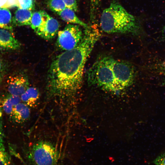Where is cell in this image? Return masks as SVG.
I'll use <instances>...</instances> for the list:
<instances>
[{"label": "cell", "instance_id": "1", "mask_svg": "<svg viewBox=\"0 0 165 165\" xmlns=\"http://www.w3.org/2000/svg\"><path fill=\"white\" fill-rule=\"evenodd\" d=\"M100 36L96 29H86L82 40L76 47L65 51L54 59L47 78L48 88L52 93L69 95L80 88L85 65Z\"/></svg>", "mask_w": 165, "mask_h": 165}, {"label": "cell", "instance_id": "2", "mask_svg": "<svg viewBox=\"0 0 165 165\" xmlns=\"http://www.w3.org/2000/svg\"><path fill=\"white\" fill-rule=\"evenodd\" d=\"M100 25L108 34H133L140 30L138 20L119 3L113 2L103 11Z\"/></svg>", "mask_w": 165, "mask_h": 165}, {"label": "cell", "instance_id": "3", "mask_svg": "<svg viewBox=\"0 0 165 165\" xmlns=\"http://www.w3.org/2000/svg\"><path fill=\"white\" fill-rule=\"evenodd\" d=\"M112 58L105 57L97 60L87 72L88 82L108 91L120 92L112 69Z\"/></svg>", "mask_w": 165, "mask_h": 165}, {"label": "cell", "instance_id": "4", "mask_svg": "<svg viewBox=\"0 0 165 165\" xmlns=\"http://www.w3.org/2000/svg\"><path fill=\"white\" fill-rule=\"evenodd\" d=\"M58 156L54 146L50 142L43 141L32 146L29 156L34 165H56Z\"/></svg>", "mask_w": 165, "mask_h": 165}, {"label": "cell", "instance_id": "5", "mask_svg": "<svg viewBox=\"0 0 165 165\" xmlns=\"http://www.w3.org/2000/svg\"><path fill=\"white\" fill-rule=\"evenodd\" d=\"M83 35L79 25H68L63 30L58 31L57 46L65 51L72 50L79 44Z\"/></svg>", "mask_w": 165, "mask_h": 165}, {"label": "cell", "instance_id": "6", "mask_svg": "<svg viewBox=\"0 0 165 165\" xmlns=\"http://www.w3.org/2000/svg\"><path fill=\"white\" fill-rule=\"evenodd\" d=\"M111 64L115 80L120 91L133 84L135 73L133 66L130 64L112 58Z\"/></svg>", "mask_w": 165, "mask_h": 165}, {"label": "cell", "instance_id": "7", "mask_svg": "<svg viewBox=\"0 0 165 165\" xmlns=\"http://www.w3.org/2000/svg\"><path fill=\"white\" fill-rule=\"evenodd\" d=\"M29 82L25 75L18 74L9 76L7 81V88L9 94L21 96L28 89Z\"/></svg>", "mask_w": 165, "mask_h": 165}, {"label": "cell", "instance_id": "8", "mask_svg": "<svg viewBox=\"0 0 165 165\" xmlns=\"http://www.w3.org/2000/svg\"><path fill=\"white\" fill-rule=\"evenodd\" d=\"M21 46L12 31L0 28V53L16 50Z\"/></svg>", "mask_w": 165, "mask_h": 165}, {"label": "cell", "instance_id": "9", "mask_svg": "<svg viewBox=\"0 0 165 165\" xmlns=\"http://www.w3.org/2000/svg\"><path fill=\"white\" fill-rule=\"evenodd\" d=\"M59 26L58 21L50 16L44 26L36 33L43 39L50 40L53 38L56 35Z\"/></svg>", "mask_w": 165, "mask_h": 165}, {"label": "cell", "instance_id": "10", "mask_svg": "<svg viewBox=\"0 0 165 165\" xmlns=\"http://www.w3.org/2000/svg\"><path fill=\"white\" fill-rule=\"evenodd\" d=\"M30 114L29 107L24 103L20 102L13 107L10 116L14 122L20 123L26 121Z\"/></svg>", "mask_w": 165, "mask_h": 165}, {"label": "cell", "instance_id": "11", "mask_svg": "<svg viewBox=\"0 0 165 165\" xmlns=\"http://www.w3.org/2000/svg\"><path fill=\"white\" fill-rule=\"evenodd\" d=\"M32 13L31 10L19 8L13 18L14 26L30 25Z\"/></svg>", "mask_w": 165, "mask_h": 165}, {"label": "cell", "instance_id": "12", "mask_svg": "<svg viewBox=\"0 0 165 165\" xmlns=\"http://www.w3.org/2000/svg\"><path fill=\"white\" fill-rule=\"evenodd\" d=\"M21 100L29 107L36 106L39 98V94L35 87H29L20 96Z\"/></svg>", "mask_w": 165, "mask_h": 165}, {"label": "cell", "instance_id": "13", "mask_svg": "<svg viewBox=\"0 0 165 165\" xmlns=\"http://www.w3.org/2000/svg\"><path fill=\"white\" fill-rule=\"evenodd\" d=\"M21 100L20 96L9 94L0 99V107L6 114L10 115L13 107Z\"/></svg>", "mask_w": 165, "mask_h": 165}, {"label": "cell", "instance_id": "14", "mask_svg": "<svg viewBox=\"0 0 165 165\" xmlns=\"http://www.w3.org/2000/svg\"><path fill=\"white\" fill-rule=\"evenodd\" d=\"M50 16L45 12L39 11L32 14L31 26L36 33L45 25Z\"/></svg>", "mask_w": 165, "mask_h": 165}, {"label": "cell", "instance_id": "15", "mask_svg": "<svg viewBox=\"0 0 165 165\" xmlns=\"http://www.w3.org/2000/svg\"><path fill=\"white\" fill-rule=\"evenodd\" d=\"M57 13L61 18L66 22L77 24L82 26L85 29L90 28L87 24L82 21L77 17L73 10L70 9L66 8L63 10Z\"/></svg>", "mask_w": 165, "mask_h": 165}, {"label": "cell", "instance_id": "16", "mask_svg": "<svg viewBox=\"0 0 165 165\" xmlns=\"http://www.w3.org/2000/svg\"><path fill=\"white\" fill-rule=\"evenodd\" d=\"M13 26L10 11L7 8H0V28L12 31Z\"/></svg>", "mask_w": 165, "mask_h": 165}, {"label": "cell", "instance_id": "17", "mask_svg": "<svg viewBox=\"0 0 165 165\" xmlns=\"http://www.w3.org/2000/svg\"><path fill=\"white\" fill-rule=\"evenodd\" d=\"M48 6L51 10L57 13L63 10L66 7L64 0H49Z\"/></svg>", "mask_w": 165, "mask_h": 165}, {"label": "cell", "instance_id": "18", "mask_svg": "<svg viewBox=\"0 0 165 165\" xmlns=\"http://www.w3.org/2000/svg\"><path fill=\"white\" fill-rule=\"evenodd\" d=\"M0 165H12L10 157L5 149L0 148Z\"/></svg>", "mask_w": 165, "mask_h": 165}, {"label": "cell", "instance_id": "19", "mask_svg": "<svg viewBox=\"0 0 165 165\" xmlns=\"http://www.w3.org/2000/svg\"><path fill=\"white\" fill-rule=\"evenodd\" d=\"M152 162L154 165H165V149L160 152Z\"/></svg>", "mask_w": 165, "mask_h": 165}, {"label": "cell", "instance_id": "20", "mask_svg": "<svg viewBox=\"0 0 165 165\" xmlns=\"http://www.w3.org/2000/svg\"><path fill=\"white\" fill-rule=\"evenodd\" d=\"M19 8L31 10L33 7V0H18Z\"/></svg>", "mask_w": 165, "mask_h": 165}, {"label": "cell", "instance_id": "21", "mask_svg": "<svg viewBox=\"0 0 165 165\" xmlns=\"http://www.w3.org/2000/svg\"><path fill=\"white\" fill-rule=\"evenodd\" d=\"M66 7L77 11L78 6L76 0H64Z\"/></svg>", "mask_w": 165, "mask_h": 165}, {"label": "cell", "instance_id": "22", "mask_svg": "<svg viewBox=\"0 0 165 165\" xmlns=\"http://www.w3.org/2000/svg\"><path fill=\"white\" fill-rule=\"evenodd\" d=\"M6 72V67L4 62L0 57V84L4 78Z\"/></svg>", "mask_w": 165, "mask_h": 165}, {"label": "cell", "instance_id": "23", "mask_svg": "<svg viewBox=\"0 0 165 165\" xmlns=\"http://www.w3.org/2000/svg\"><path fill=\"white\" fill-rule=\"evenodd\" d=\"M18 6V0H7L5 8H7Z\"/></svg>", "mask_w": 165, "mask_h": 165}, {"label": "cell", "instance_id": "24", "mask_svg": "<svg viewBox=\"0 0 165 165\" xmlns=\"http://www.w3.org/2000/svg\"><path fill=\"white\" fill-rule=\"evenodd\" d=\"M0 148L5 149V147L4 145L3 141V134L1 129V128L0 127Z\"/></svg>", "mask_w": 165, "mask_h": 165}, {"label": "cell", "instance_id": "25", "mask_svg": "<svg viewBox=\"0 0 165 165\" xmlns=\"http://www.w3.org/2000/svg\"><path fill=\"white\" fill-rule=\"evenodd\" d=\"M7 0H0V8H5Z\"/></svg>", "mask_w": 165, "mask_h": 165}, {"label": "cell", "instance_id": "26", "mask_svg": "<svg viewBox=\"0 0 165 165\" xmlns=\"http://www.w3.org/2000/svg\"><path fill=\"white\" fill-rule=\"evenodd\" d=\"M161 68H162L163 73L165 76V62L162 64L161 65Z\"/></svg>", "mask_w": 165, "mask_h": 165}, {"label": "cell", "instance_id": "27", "mask_svg": "<svg viewBox=\"0 0 165 165\" xmlns=\"http://www.w3.org/2000/svg\"><path fill=\"white\" fill-rule=\"evenodd\" d=\"M162 32L163 36L165 38V25L163 28Z\"/></svg>", "mask_w": 165, "mask_h": 165}, {"label": "cell", "instance_id": "28", "mask_svg": "<svg viewBox=\"0 0 165 165\" xmlns=\"http://www.w3.org/2000/svg\"><path fill=\"white\" fill-rule=\"evenodd\" d=\"M2 115V112L1 108L0 107V118L1 117Z\"/></svg>", "mask_w": 165, "mask_h": 165}]
</instances>
